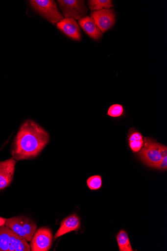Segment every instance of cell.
<instances>
[{"label": "cell", "mask_w": 167, "mask_h": 251, "mask_svg": "<svg viewBox=\"0 0 167 251\" xmlns=\"http://www.w3.org/2000/svg\"><path fill=\"white\" fill-rule=\"evenodd\" d=\"M7 219L4 218L0 217V226H1L4 225L6 222Z\"/></svg>", "instance_id": "21"}, {"label": "cell", "mask_w": 167, "mask_h": 251, "mask_svg": "<svg viewBox=\"0 0 167 251\" xmlns=\"http://www.w3.org/2000/svg\"><path fill=\"white\" fill-rule=\"evenodd\" d=\"M159 150L162 158L167 156V147L159 143Z\"/></svg>", "instance_id": "20"}, {"label": "cell", "mask_w": 167, "mask_h": 251, "mask_svg": "<svg viewBox=\"0 0 167 251\" xmlns=\"http://www.w3.org/2000/svg\"><path fill=\"white\" fill-rule=\"evenodd\" d=\"M30 250L31 247L27 243V241L11 230L10 244L8 251H30Z\"/></svg>", "instance_id": "13"}, {"label": "cell", "mask_w": 167, "mask_h": 251, "mask_svg": "<svg viewBox=\"0 0 167 251\" xmlns=\"http://www.w3.org/2000/svg\"><path fill=\"white\" fill-rule=\"evenodd\" d=\"M53 235L48 227H42L35 232L31 242L32 251H47L52 244Z\"/></svg>", "instance_id": "6"}, {"label": "cell", "mask_w": 167, "mask_h": 251, "mask_svg": "<svg viewBox=\"0 0 167 251\" xmlns=\"http://www.w3.org/2000/svg\"><path fill=\"white\" fill-rule=\"evenodd\" d=\"M79 25L85 33L94 40H98L102 33L90 17L86 16L79 20Z\"/></svg>", "instance_id": "11"}, {"label": "cell", "mask_w": 167, "mask_h": 251, "mask_svg": "<svg viewBox=\"0 0 167 251\" xmlns=\"http://www.w3.org/2000/svg\"><path fill=\"white\" fill-rule=\"evenodd\" d=\"M124 107L122 105L115 104L108 109L107 115L113 118H120L123 115Z\"/></svg>", "instance_id": "18"}, {"label": "cell", "mask_w": 167, "mask_h": 251, "mask_svg": "<svg viewBox=\"0 0 167 251\" xmlns=\"http://www.w3.org/2000/svg\"><path fill=\"white\" fill-rule=\"evenodd\" d=\"M159 143L155 140L144 137V146L139 151L138 156L140 160L146 166L155 168L162 157L159 150Z\"/></svg>", "instance_id": "3"}, {"label": "cell", "mask_w": 167, "mask_h": 251, "mask_svg": "<svg viewBox=\"0 0 167 251\" xmlns=\"http://www.w3.org/2000/svg\"><path fill=\"white\" fill-rule=\"evenodd\" d=\"M30 2L31 6L36 12L53 25L63 19V16L59 11L57 4L54 1L32 0Z\"/></svg>", "instance_id": "4"}, {"label": "cell", "mask_w": 167, "mask_h": 251, "mask_svg": "<svg viewBox=\"0 0 167 251\" xmlns=\"http://www.w3.org/2000/svg\"><path fill=\"white\" fill-rule=\"evenodd\" d=\"M90 9L92 11H100L113 7L112 1L110 0H92L88 2Z\"/></svg>", "instance_id": "16"}, {"label": "cell", "mask_w": 167, "mask_h": 251, "mask_svg": "<svg viewBox=\"0 0 167 251\" xmlns=\"http://www.w3.org/2000/svg\"><path fill=\"white\" fill-rule=\"evenodd\" d=\"M155 169H157L162 171H167V156L162 158L161 161L157 165Z\"/></svg>", "instance_id": "19"}, {"label": "cell", "mask_w": 167, "mask_h": 251, "mask_svg": "<svg viewBox=\"0 0 167 251\" xmlns=\"http://www.w3.org/2000/svg\"><path fill=\"white\" fill-rule=\"evenodd\" d=\"M81 227V221L76 214L71 215L65 219L61 223L57 232L54 236V240L72 231H77Z\"/></svg>", "instance_id": "10"}, {"label": "cell", "mask_w": 167, "mask_h": 251, "mask_svg": "<svg viewBox=\"0 0 167 251\" xmlns=\"http://www.w3.org/2000/svg\"><path fill=\"white\" fill-rule=\"evenodd\" d=\"M91 17L103 33L113 27L115 22L116 15L113 9L93 11L91 13Z\"/></svg>", "instance_id": "7"}, {"label": "cell", "mask_w": 167, "mask_h": 251, "mask_svg": "<svg viewBox=\"0 0 167 251\" xmlns=\"http://www.w3.org/2000/svg\"><path fill=\"white\" fill-rule=\"evenodd\" d=\"M117 241L120 251H133L130 241L127 232L122 230L117 236Z\"/></svg>", "instance_id": "15"}, {"label": "cell", "mask_w": 167, "mask_h": 251, "mask_svg": "<svg viewBox=\"0 0 167 251\" xmlns=\"http://www.w3.org/2000/svg\"><path fill=\"white\" fill-rule=\"evenodd\" d=\"M57 28L70 38L75 40H81L80 27L74 19H63L58 22Z\"/></svg>", "instance_id": "9"}, {"label": "cell", "mask_w": 167, "mask_h": 251, "mask_svg": "<svg viewBox=\"0 0 167 251\" xmlns=\"http://www.w3.org/2000/svg\"><path fill=\"white\" fill-rule=\"evenodd\" d=\"M17 162L13 157L0 162V191L7 188L13 180Z\"/></svg>", "instance_id": "8"}, {"label": "cell", "mask_w": 167, "mask_h": 251, "mask_svg": "<svg viewBox=\"0 0 167 251\" xmlns=\"http://www.w3.org/2000/svg\"><path fill=\"white\" fill-rule=\"evenodd\" d=\"M127 138L129 147L134 153L138 152L144 146V137L138 130L134 127L129 129Z\"/></svg>", "instance_id": "12"}, {"label": "cell", "mask_w": 167, "mask_h": 251, "mask_svg": "<svg viewBox=\"0 0 167 251\" xmlns=\"http://www.w3.org/2000/svg\"><path fill=\"white\" fill-rule=\"evenodd\" d=\"M87 186L91 190H98L102 185V178L99 175H95L89 177L87 181Z\"/></svg>", "instance_id": "17"}, {"label": "cell", "mask_w": 167, "mask_h": 251, "mask_svg": "<svg viewBox=\"0 0 167 251\" xmlns=\"http://www.w3.org/2000/svg\"><path fill=\"white\" fill-rule=\"evenodd\" d=\"M11 230L5 225L0 226V251H8Z\"/></svg>", "instance_id": "14"}, {"label": "cell", "mask_w": 167, "mask_h": 251, "mask_svg": "<svg viewBox=\"0 0 167 251\" xmlns=\"http://www.w3.org/2000/svg\"><path fill=\"white\" fill-rule=\"evenodd\" d=\"M5 225L13 232L29 242L31 241L37 229V225L33 221L21 216L7 220Z\"/></svg>", "instance_id": "2"}, {"label": "cell", "mask_w": 167, "mask_h": 251, "mask_svg": "<svg viewBox=\"0 0 167 251\" xmlns=\"http://www.w3.org/2000/svg\"><path fill=\"white\" fill-rule=\"evenodd\" d=\"M49 141V135L31 120L24 123L14 142L12 155L17 161L37 157Z\"/></svg>", "instance_id": "1"}, {"label": "cell", "mask_w": 167, "mask_h": 251, "mask_svg": "<svg viewBox=\"0 0 167 251\" xmlns=\"http://www.w3.org/2000/svg\"><path fill=\"white\" fill-rule=\"evenodd\" d=\"M64 16L66 18L80 19L88 12L84 1L78 0H59L57 1Z\"/></svg>", "instance_id": "5"}]
</instances>
